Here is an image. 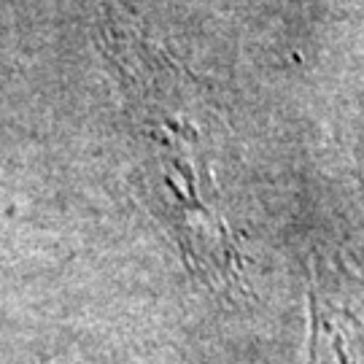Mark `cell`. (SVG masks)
<instances>
[{
	"mask_svg": "<svg viewBox=\"0 0 364 364\" xmlns=\"http://www.w3.org/2000/svg\"><path fill=\"white\" fill-rule=\"evenodd\" d=\"M308 364H356L351 353V332L340 329L332 313H326L321 305H313Z\"/></svg>",
	"mask_w": 364,
	"mask_h": 364,
	"instance_id": "cell-1",
	"label": "cell"
}]
</instances>
